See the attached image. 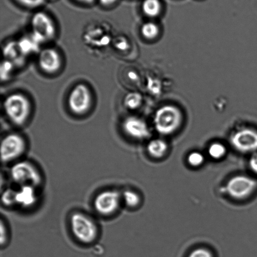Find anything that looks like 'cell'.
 <instances>
[{"instance_id": "cell-1", "label": "cell", "mask_w": 257, "mask_h": 257, "mask_svg": "<svg viewBox=\"0 0 257 257\" xmlns=\"http://www.w3.org/2000/svg\"><path fill=\"white\" fill-rule=\"evenodd\" d=\"M4 108L7 117L15 125H24L31 115V103L22 93L8 96L4 101Z\"/></svg>"}, {"instance_id": "cell-2", "label": "cell", "mask_w": 257, "mask_h": 257, "mask_svg": "<svg viewBox=\"0 0 257 257\" xmlns=\"http://www.w3.org/2000/svg\"><path fill=\"white\" fill-rule=\"evenodd\" d=\"M70 229L77 240L84 244H90L96 240L99 229L94 219L87 214L77 211L70 218Z\"/></svg>"}, {"instance_id": "cell-3", "label": "cell", "mask_w": 257, "mask_h": 257, "mask_svg": "<svg viewBox=\"0 0 257 257\" xmlns=\"http://www.w3.org/2000/svg\"><path fill=\"white\" fill-rule=\"evenodd\" d=\"M182 114L177 107L165 105L157 110L154 118L155 129L161 135H169L175 132L182 122Z\"/></svg>"}, {"instance_id": "cell-4", "label": "cell", "mask_w": 257, "mask_h": 257, "mask_svg": "<svg viewBox=\"0 0 257 257\" xmlns=\"http://www.w3.org/2000/svg\"><path fill=\"white\" fill-rule=\"evenodd\" d=\"M10 177L20 186H31L37 188L43 181L42 175L36 166L27 160L15 163L10 169Z\"/></svg>"}, {"instance_id": "cell-5", "label": "cell", "mask_w": 257, "mask_h": 257, "mask_svg": "<svg viewBox=\"0 0 257 257\" xmlns=\"http://www.w3.org/2000/svg\"><path fill=\"white\" fill-rule=\"evenodd\" d=\"M31 27V37L39 45L52 40L56 35L54 21L45 12H38L33 15Z\"/></svg>"}, {"instance_id": "cell-6", "label": "cell", "mask_w": 257, "mask_h": 257, "mask_svg": "<svg viewBox=\"0 0 257 257\" xmlns=\"http://www.w3.org/2000/svg\"><path fill=\"white\" fill-rule=\"evenodd\" d=\"M257 188V181L250 176L237 175L229 180L225 186L226 194L236 200L250 197Z\"/></svg>"}, {"instance_id": "cell-7", "label": "cell", "mask_w": 257, "mask_h": 257, "mask_svg": "<svg viewBox=\"0 0 257 257\" xmlns=\"http://www.w3.org/2000/svg\"><path fill=\"white\" fill-rule=\"evenodd\" d=\"M68 107L77 115H84L92 107V95L89 88L85 84H78L72 88L67 100Z\"/></svg>"}, {"instance_id": "cell-8", "label": "cell", "mask_w": 257, "mask_h": 257, "mask_svg": "<svg viewBox=\"0 0 257 257\" xmlns=\"http://www.w3.org/2000/svg\"><path fill=\"white\" fill-rule=\"evenodd\" d=\"M25 138L18 133L5 136L1 143V158L3 163L12 162L22 157L26 152Z\"/></svg>"}, {"instance_id": "cell-9", "label": "cell", "mask_w": 257, "mask_h": 257, "mask_svg": "<svg viewBox=\"0 0 257 257\" xmlns=\"http://www.w3.org/2000/svg\"><path fill=\"white\" fill-rule=\"evenodd\" d=\"M122 200V193L114 190L102 191L95 196L94 207L100 215L109 216L119 210Z\"/></svg>"}, {"instance_id": "cell-10", "label": "cell", "mask_w": 257, "mask_h": 257, "mask_svg": "<svg viewBox=\"0 0 257 257\" xmlns=\"http://www.w3.org/2000/svg\"><path fill=\"white\" fill-rule=\"evenodd\" d=\"M230 143L239 152L255 153L257 151V130L253 128H242L231 135Z\"/></svg>"}, {"instance_id": "cell-11", "label": "cell", "mask_w": 257, "mask_h": 257, "mask_svg": "<svg viewBox=\"0 0 257 257\" xmlns=\"http://www.w3.org/2000/svg\"><path fill=\"white\" fill-rule=\"evenodd\" d=\"M38 64L42 71L47 74H55L62 67L61 55L54 48H45L40 52Z\"/></svg>"}, {"instance_id": "cell-12", "label": "cell", "mask_w": 257, "mask_h": 257, "mask_svg": "<svg viewBox=\"0 0 257 257\" xmlns=\"http://www.w3.org/2000/svg\"><path fill=\"white\" fill-rule=\"evenodd\" d=\"M122 128L125 134L133 139L143 140L150 137L147 123L138 117H127L123 121Z\"/></svg>"}, {"instance_id": "cell-13", "label": "cell", "mask_w": 257, "mask_h": 257, "mask_svg": "<svg viewBox=\"0 0 257 257\" xmlns=\"http://www.w3.org/2000/svg\"><path fill=\"white\" fill-rule=\"evenodd\" d=\"M36 189L31 186H20L16 190V205L23 208L34 206L38 200Z\"/></svg>"}, {"instance_id": "cell-14", "label": "cell", "mask_w": 257, "mask_h": 257, "mask_svg": "<svg viewBox=\"0 0 257 257\" xmlns=\"http://www.w3.org/2000/svg\"><path fill=\"white\" fill-rule=\"evenodd\" d=\"M4 57L14 65H20L24 62V55L19 49L18 42H10L5 45L4 49Z\"/></svg>"}, {"instance_id": "cell-15", "label": "cell", "mask_w": 257, "mask_h": 257, "mask_svg": "<svg viewBox=\"0 0 257 257\" xmlns=\"http://www.w3.org/2000/svg\"><path fill=\"white\" fill-rule=\"evenodd\" d=\"M147 150L151 157L156 158H162L167 152L168 145L162 139L152 140L148 144Z\"/></svg>"}, {"instance_id": "cell-16", "label": "cell", "mask_w": 257, "mask_h": 257, "mask_svg": "<svg viewBox=\"0 0 257 257\" xmlns=\"http://www.w3.org/2000/svg\"><path fill=\"white\" fill-rule=\"evenodd\" d=\"M141 8L146 16L153 18L160 14L162 4L161 0H143Z\"/></svg>"}, {"instance_id": "cell-17", "label": "cell", "mask_w": 257, "mask_h": 257, "mask_svg": "<svg viewBox=\"0 0 257 257\" xmlns=\"http://www.w3.org/2000/svg\"><path fill=\"white\" fill-rule=\"evenodd\" d=\"M17 42L20 51L24 56L32 54L33 52H35L39 50L40 45L33 39L31 35L30 37H23Z\"/></svg>"}, {"instance_id": "cell-18", "label": "cell", "mask_w": 257, "mask_h": 257, "mask_svg": "<svg viewBox=\"0 0 257 257\" xmlns=\"http://www.w3.org/2000/svg\"><path fill=\"white\" fill-rule=\"evenodd\" d=\"M122 200L128 208H137L141 202L140 196L136 191L127 190L122 193Z\"/></svg>"}, {"instance_id": "cell-19", "label": "cell", "mask_w": 257, "mask_h": 257, "mask_svg": "<svg viewBox=\"0 0 257 257\" xmlns=\"http://www.w3.org/2000/svg\"><path fill=\"white\" fill-rule=\"evenodd\" d=\"M143 97L140 93L131 92L125 96L124 104L130 110L137 109L142 103Z\"/></svg>"}, {"instance_id": "cell-20", "label": "cell", "mask_w": 257, "mask_h": 257, "mask_svg": "<svg viewBox=\"0 0 257 257\" xmlns=\"http://www.w3.org/2000/svg\"><path fill=\"white\" fill-rule=\"evenodd\" d=\"M226 148L222 143L215 142L212 143L208 148V153L209 156L214 160H219L225 155Z\"/></svg>"}, {"instance_id": "cell-21", "label": "cell", "mask_w": 257, "mask_h": 257, "mask_svg": "<svg viewBox=\"0 0 257 257\" xmlns=\"http://www.w3.org/2000/svg\"><path fill=\"white\" fill-rule=\"evenodd\" d=\"M141 32L145 39L152 40L158 36L160 30L155 23L147 22L141 27Z\"/></svg>"}, {"instance_id": "cell-22", "label": "cell", "mask_w": 257, "mask_h": 257, "mask_svg": "<svg viewBox=\"0 0 257 257\" xmlns=\"http://www.w3.org/2000/svg\"><path fill=\"white\" fill-rule=\"evenodd\" d=\"M2 204L6 207H12L16 205V190L8 188L2 193Z\"/></svg>"}, {"instance_id": "cell-23", "label": "cell", "mask_w": 257, "mask_h": 257, "mask_svg": "<svg viewBox=\"0 0 257 257\" xmlns=\"http://www.w3.org/2000/svg\"><path fill=\"white\" fill-rule=\"evenodd\" d=\"M14 64L9 60L5 59L1 65V79L2 81H6L10 77Z\"/></svg>"}, {"instance_id": "cell-24", "label": "cell", "mask_w": 257, "mask_h": 257, "mask_svg": "<svg viewBox=\"0 0 257 257\" xmlns=\"http://www.w3.org/2000/svg\"><path fill=\"white\" fill-rule=\"evenodd\" d=\"M205 161L203 153L199 152H193L189 154L188 162L192 167H200Z\"/></svg>"}, {"instance_id": "cell-25", "label": "cell", "mask_w": 257, "mask_h": 257, "mask_svg": "<svg viewBox=\"0 0 257 257\" xmlns=\"http://www.w3.org/2000/svg\"><path fill=\"white\" fill-rule=\"evenodd\" d=\"M16 1L22 6L29 8V9H36L41 7L45 2V0H16Z\"/></svg>"}, {"instance_id": "cell-26", "label": "cell", "mask_w": 257, "mask_h": 257, "mask_svg": "<svg viewBox=\"0 0 257 257\" xmlns=\"http://www.w3.org/2000/svg\"><path fill=\"white\" fill-rule=\"evenodd\" d=\"M188 257H213V253L208 249L198 248L191 251Z\"/></svg>"}, {"instance_id": "cell-27", "label": "cell", "mask_w": 257, "mask_h": 257, "mask_svg": "<svg viewBox=\"0 0 257 257\" xmlns=\"http://www.w3.org/2000/svg\"><path fill=\"white\" fill-rule=\"evenodd\" d=\"M114 46L117 50L124 51L130 47V44H128L127 40L125 39L124 38L120 37L119 39L115 40Z\"/></svg>"}, {"instance_id": "cell-28", "label": "cell", "mask_w": 257, "mask_h": 257, "mask_svg": "<svg viewBox=\"0 0 257 257\" xmlns=\"http://www.w3.org/2000/svg\"><path fill=\"white\" fill-rule=\"evenodd\" d=\"M8 240V231L7 226L5 225L4 221H1V245L4 246L7 243Z\"/></svg>"}, {"instance_id": "cell-29", "label": "cell", "mask_w": 257, "mask_h": 257, "mask_svg": "<svg viewBox=\"0 0 257 257\" xmlns=\"http://www.w3.org/2000/svg\"><path fill=\"white\" fill-rule=\"evenodd\" d=\"M249 167L253 173L257 175V152L252 153L249 160Z\"/></svg>"}, {"instance_id": "cell-30", "label": "cell", "mask_w": 257, "mask_h": 257, "mask_svg": "<svg viewBox=\"0 0 257 257\" xmlns=\"http://www.w3.org/2000/svg\"><path fill=\"white\" fill-rule=\"evenodd\" d=\"M100 4L105 7H109L114 5L118 0H99Z\"/></svg>"}, {"instance_id": "cell-31", "label": "cell", "mask_w": 257, "mask_h": 257, "mask_svg": "<svg viewBox=\"0 0 257 257\" xmlns=\"http://www.w3.org/2000/svg\"><path fill=\"white\" fill-rule=\"evenodd\" d=\"M128 77L130 78L131 79L135 80L137 79L138 75L136 74V73L133 71L128 72L127 74Z\"/></svg>"}, {"instance_id": "cell-32", "label": "cell", "mask_w": 257, "mask_h": 257, "mask_svg": "<svg viewBox=\"0 0 257 257\" xmlns=\"http://www.w3.org/2000/svg\"><path fill=\"white\" fill-rule=\"evenodd\" d=\"M77 1L85 5H91L94 2L95 0H77Z\"/></svg>"}]
</instances>
